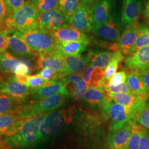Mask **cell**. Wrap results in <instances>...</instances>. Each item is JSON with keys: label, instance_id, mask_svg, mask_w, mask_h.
<instances>
[{"label": "cell", "instance_id": "cell-11", "mask_svg": "<svg viewBox=\"0 0 149 149\" xmlns=\"http://www.w3.org/2000/svg\"><path fill=\"white\" fill-rule=\"evenodd\" d=\"M135 120L125 123L121 127L110 129L108 136V144L111 149H126L131 135L132 128Z\"/></svg>", "mask_w": 149, "mask_h": 149}, {"label": "cell", "instance_id": "cell-8", "mask_svg": "<svg viewBox=\"0 0 149 149\" xmlns=\"http://www.w3.org/2000/svg\"><path fill=\"white\" fill-rule=\"evenodd\" d=\"M62 81L64 82L62 94L66 97H70L76 101L82 98L90 87L82 79L81 74H69L63 79Z\"/></svg>", "mask_w": 149, "mask_h": 149}, {"label": "cell", "instance_id": "cell-41", "mask_svg": "<svg viewBox=\"0 0 149 149\" xmlns=\"http://www.w3.org/2000/svg\"><path fill=\"white\" fill-rule=\"evenodd\" d=\"M39 74L45 81L59 79L58 75L53 70L49 68H44L41 70Z\"/></svg>", "mask_w": 149, "mask_h": 149}, {"label": "cell", "instance_id": "cell-2", "mask_svg": "<svg viewBox=\"0 0 149 149\" xmlns=\"http://www.w3.org/2000/svg\"><path fill=\"white\" fill-rule=\"evenodd\" d=\"M38 13L31 2H25L21 8L7 16L0 26L8 32H22L39 28Z\"/></svg>", "mask_w": 149, "mask_h": 149}, {"label": "cell", "instance_id": "cell-37", "mask_svg": "<svg viewBox=\"0 0 149 149\" xmlns=\"http://www.w3.org/2000/svg\"><path fill=\"white\" fill-rule=\"evenodd\" d=\"M103 87L107 95L110 97L113 94L119 92L131 93L128 85L125 82L118 86L109 85L106 83Z\"/></svg>", "mask_w": 149, "mask_h": 149}, {"label": "cell", "instance_id": "cell-12", "mask_svg": "<svg viewBox=\"0 0 149 149\" xmlns=\"http://www.w3.org/2000/svg\"><path fill=\"white\" fill-rule=\"evenodd\" d=\"M139 24L134 22L128 24L117 42V47L124 56H129L135 51Z\"/></svg>", "mask_w": 149, "mask_h": 149}, {"label": "cell", "instance_id": "cell-53", "mask_svg": "<svg viewBox=\"0 0 149 149\" xmlns=\"http://www.w3.org/2000/svg\"></svg>", "mask_w": 149, "mask_h": 149}, {"label": "cell", "instance_id": "cell-30", "mask_svg": "<svg viewBox=\"0 0 149 149\" xmlns=\"http://www.w3.org/2000/svg\"><path fill=\"white\" fill-rule=\"evenodd\" d=\"M21 64L19 60L9 52L0 54V70L7 74H15L16 67Z\"/></svg>", "mask_w": 149, "mask_h": 149}, {"label": "cell", "instance_id": "cell-42", "mask_svg": "<svg viewBox=\"0 0 149 149\" xmlns=\"http://www.w3.org/2000/svg\"><path fill=\"white\" fill-rule=\"evenodd\" d=\"M8 33L6 30L0 27V54L6 52L8 48Z\"/></svg>", "mask_w": 149, "mask_h": 149}, {"label": "cell", "instance_id": "cell-36", "mask_svg": "<svg viewBox=\"0 0 149 149\" xmlns=\"http://www.w3.org/2000/svg\"><path fill=\"white\" fill-rule=\"evenodd\" d=\"M135 120L149 129V103L146 102L139 110L135 116Z\"/></svg>", "mask_w": 149, "mask_h": 149}, {"label": "cell", "instance_id": "cell-15", "mask_svg": "<svg viewBox=\"0 0 149 149\" xmlns=\"http://www.w3.org/2000/svg\"><path fill=\"white\" fill-rule=\"evenodd\" d=\"M143 9L141 0H123L121 25L122 28L137 22Z\"/></svg>", "mask_w": 149, "mask_h": 149}, {"label": "cell", "instance_id": "cell-46", "mask_svg": "<svg viewBox=\"0 0 149 149\" xmlns=\"http://www.w3.org/2000/svg\"><path fill=\"white\" fill-rule=\"evenodd\" d=\"M13 78L16 81L26 85L29 87L28 80H29V75L28 74H15L13 76Z\"/></svg>", "mask_w": 149, "mask_h": 149}, {"label": "cell", "instance_id": "cell-17", "mask_svg": "<svg viewBox=\"0 0 149 149\" xmlns=\"http://www.w3.org/2000/svg\"><path fill=\"white\" fill-rule=\"evenodd\" d=\"M26 118H21L18 113L0 115V131L6 136H11L17 132Z\"/></svg>", "mask_w": 149, "mask_h": 149}, {"label": "cell", "instance_id": "cell-20", "mask_svg": "<svg viewBox=\"0 0 149 149\" xmlns=\"http://www.w3.org/2000/svg\"><path fill=\"white\" fill-rule=\"evenodd\" d=\"M66 67L68 76L73 74H81L89 63L88 55L82 56L81 54L62 56Z\"/></svg>", "mask_w": 149, "mask_h": 149}, {"label": "cell", "instance_id": "cell-6", "mask_svg": "<svg viewBox=\"0 0 149 149\" xmlns=\"http://www.w3.org/2000/svg\"><path fill=\"white\" fill-rule=\"evenodd\" d=\"M102 108L103 116L111 122V129L120 128L125 123L135 120V116L139 111L119 104L113 100Z\"/></svg>", "mask_w": 149, "mask_h": 149}, {"label": "cell", "instance_id": "cell-33", "mask_svg": "<svg viewBox=\"0 0 149 149\" xmlns=\"http://www.w3.org/2000/svg\"><path fill=\"white\" fill-rule=\"evenodd\" d=\"M147 45H149V25H139L135 50Z\"/></svg>", "mask_w": 149, "mask_h": 149}, {"label": "cell", "instance_id": "cell-51", "mask_svg": "<svg viewBox=\"0 0 149 149\" xmlns=\"http://www.w3.org/2000/svg\"><path fill=\"white\" fill-rule=\"evenodd\" d=\"M3 135V134L2 133L1 131H0V140H1V139L2 138V135ZM1 143V142H0Z\"/></svg>", "mask_w": 149, "mask_h": 149}, {"label": "cell", "instance_id": "cell-4", "mask_svg": "<svg viewBox=\"0 0 149 149\" xmlns=\"http://www.w3.org/2000/svg\"><path fill=\"white\" fill-rule=\"evenodd\" d=\"M74 113V107L48 113L40 127L38 143L47 141L71 122Z\"/></svg>", "mask_w": 149, "mask_h": 149}, {"label": "cell", "instance_id": "cell-10", "mask_svg": "<svg viewBox=\"0 0 149 149\" xmlns=\"http://www.w3.org/2000/svg\"><path fill=\"white\" fill-rule=\"evenodd\" d=\"M130 72L138 74L149 70V45L135 50L125 60Z\"/></svg>", "mask_w": 149, "mask_h": 149}, {"label": "cell", "instance_id": "cell-27", "mask_svg": "<svg viewBox=\"0 0 149 149\" xmlns=\"http://www.w3.org/2000/svg\"><path fill=\"white\" fill-rule=\"evenodd\" d=\"M125 83L131 93L148 99L149 93L139 74L133 72H128Z\"/></svg>", "mask_w": 149, "mask_h": 149}, {"label": "cell", "instance_id": "cell-25", "mask_svg": "<svg viewBox=\"0 0 149 149\" xmlns=\"http://www.w3.org/2000/svg\"><path fill=\"white\" fill-rule=\"evenodd\" d=\"M7 36L8 48L19 56H27L33 54L26 42L16 32H8Z\"/></svg>", "mask_w": 149, "mask_h": 149}, {"label": "cell", "instance_id": "cell-21", "mask_svg": "<svg viewBox=\"0 0 149 149\" xmlns=\"http://www.w3.org/2000/svg\"><path fill=\"white\" fill-rule=\"evenodd\" d=\"M89 105L103 106L111 101L112 98L107 95L103 87H90L82 98Z\"/></svg>", "mask_w": 149, "mask_h": 149}, {"label": "cell", "instance_id": "cell-43", "mask_svg": "<svg viewBox=\"0 0 149 149\" xmlns=\"http://www.w3.org/2000/svg\"><path fill=\"white\" fill-rule=\"evenodd\" d=\"M138 149H149V133L146 128L141 135Z\"/></svg>", "mask_w": 149, "mask_h": 149}, {"label": "cell", "instance_id": "cell-32", "mask_svg": "<svg viewBox=\"0 0 149 149\" xmlns=\"http://www.w3.org/2000/svg\"><path fill=\"white\" fill-rule=\"evenodd\" d=\"M145 128L141 124H137L135 122L132 125V133L126 149H138L140 139Z\"/></svg>", "mask_w": 149, "mask_h": 149}, {"label": "cell", "instance_id": "cell-50", "mask_svg": "<svg viewBox=\"0 0 149 149\" xmlns=\"http://www.w3.org/2000/svg\"><path fill=\"white\" fill-rule=\"evenodd\" d=\"M2 72L1 70H0V82H2L3 79V75H2Z\"/></svg>", "mask_w": 149, "mask_h": 149}, {"label": "cell", "instance_id": "cell-23", "mask_svg": "<svg viewBox=\"0 0 149 149\" xmlns=\"http://www.w3.org/2000/svg\"><path fill=\"white\" fill-rule=\"evenodd\" d=\"M63 87L64 82L63 81L49 80L45 81L42 87L37 89L32 90L31 92L34 95L35 98L42 100L59 93L62 94Z\"/></svg>", "mask_w": 149, "mask_h": 149}, {"label": "cell", "instance_id": "cell-52", "mask_svg": "<svg viewBox=\"0 0 149 149\" xmlns=\"http://www.w3.org/2000/svg\"><path fill=\"white\" fill-rule=\"evenodd\" d=\"M33 1V0H30V1Z\"/></svg>", "mask_w": 149, "mask_h": 149}, {"label": "cell", "instance_id": "cell-5", "mask_svg": "<svg viewBox=\"0 0 149 149\" xmlns=\"http://www.w3.org/2000/svg\"><path fill=\"white\" fill-rule=\"evenodd\" d=\"M66 101V96L61 93L43 98L21 107L19 115L21 118L31 117L39 114L53 112L62 106Z\"/></svg>", "mask_w": 149, "mask_h": 149}, {"label": "cell", "instance_id": "cell-49", "mask_svg": "<svg viewBox=\"0 0 149 149\" xmlns=\"http://www.w3.org/2000/svg\"><path fill=\"white\" fill-rule=\"evenodd\" d=\"M144 15L149 21V10H146L145 11H144Z\"/></svg>", "mask_w": 149, "mask_h": 149}, {"label": "cell", "instance_id": "cell-40", "mask_svg": "<svg viewBox=\"0 0 149 149\" xmlns=\"http://www.w3.org/2000/svg\"><path fill=\"white\" fill-rule=\"evenodd\" d=\"M44 82L45 81L43 80L39 74L29 76V87H31L32 90L37 89L42 87Z\"/></svg>", "mask_w": 149, "mask_h": 149}, {"label": "cell", "instance_id": "cell-16", "mask_svg": "<svg viewBox=\"0 0 149 149\" xmlns=\"http://www.w3.org/2000/svg\"><path fill=\"white\" fill-rule=\"evenodd\" d=\"M111 0H99L92 5L91 10L93 19V28L108 21L111 17Z\"/></svg>", "mask_w": 149, "mask_h": 149}, {"label": "cell", "instance_id": "cell-9", "mask_svg": "<svg viewBox=\"0 0 149 149\" xmlns=\"http://www.w3.org/2000/svg\"><path fill=\"white\" fill-rule=\"evenodd\" d=\"M69 24L84 33L93 29V19L90 6L81 2L80 7L68 18Z\"/></svg>", "mask_w": 149, "mask_h": 149}, {"label": "cell", "instance_id": "cell-3", "mask_svg": "<svg viewBox=\"0 0 149 149\" xmlns=\"http://www.w3.org/2000/svg\"><path fill=\"white\" fill-rule=\"evenodd\" d=\"M16 32L26 42L34 55H59L58 42L48 32L39 28Z\"/></svg>", "mask_w": 149, "mask_h": 149}, {"label": "cell", "instance_id": "cell-22", "mask_svg": "<svg viewBox=\"0 0 149 149\" xmlns=\"http://www.w3.org/2000/svg\"><path fill=\"white\" fill-rule=\"evenodd\" d=\"M112 100L119 104L139 110L147 102L148 99L132 93L119 92L111 96Z\"/></svg>", "mask_w": 149, "mask_h": 149}, {"label": "cell", "instance_id": "cell-45", "mask_svg": "<svg viewBox=\"0 0 149 149\" xmlns=\"http://www.w3.org/2000/svg\"><path fill=\"white\" fill-rule=\"evenodd\" d=\"M7 15V10L3 0H0V26L5 20Z\"/></svg>", "mask_w": 149, "mask_h": 149}, {"label": "cell", "instance_id": "cell-18", "mask_svg": "<svg viewBox=\"0 0 149 149\" xmlns=\"http://www.w3.org/2000/svg\"><path fill=\"white\" fill-rule=\"evenodd\" d=\"M57 42H73L89 40L85 33L79 31L69 24L65 25L50 33Z\"/></svg>", "mask_w": 149, "mask_h": 149}, {"label": "cell", "instance_id": "cell-38", "mask_svg": "<svg viewBox=\"0 0 149 149\" xmlns=\"http://www.w3.org/2000/svg\"><path fill=\"white\" fill-rule=\"evenodd\" d=\"M3 1L7 10V16L16 12L25 3L24 0H3Z\"/></svg>", "mask_w": 149, "mask_h": 149}, {"label": "cell", "instance_id": "cell-44", "mask_svg": "<svg viewBox=\"0 0 149 149\" xmlns=\"http://www.w3.org/2000/svg\"><path fill=\"white\" fill-rule=\"evenodd\" d=\"M32 70L26 64L21 63L17 67L15 71V74H28L31 73Z\"/></svg>", "mask_w": 149, "mask_h": 149}, {"label": "cell", "instance_id": "cell-28", "mask_svg": "<svg viewBox=\"0 0 149 149\" xmlns=\"http://www.w3.org/2000/svg\"><path fill=\"white\" fill-rule=\"evenodd\" d=\"M113 55V52L109 51L91 50L88 54L89 63L91 65L104 70L112 59Z\"/></svg>", "mask_w": 149, "mask_h": 149}, {"label": "cell", "instance_id": "cell-47", "mask_svg": "<svg viewBox=\"0 0 149 149\" xmlns=\"http://www.w3.org/2000/svg\"><path fill=\"white\" fill-rule=\"evenodd\" d=\"M149 95V70L139 74Z\"/></svg>", "mask_w": 149, "mask_h": 149}, {"label": "cell", "instance_id": "cell-14", "mask_svg": "<svg viewBox=\"0 0 149 149\" xmlns=\"http://www.w3.org/2000/svg\"><path fill=\"white\" fill-rule=\"evenodd\" d=\"M92 31L96 37L114 43L117 42L121 36L120 24L112 17L104 23L93 28Z\"/></svg>", "mask_w": 149, "mask_h": 149}, {"label": "cell", "instance_id": "cell-35", "mask_svg": "<svg viewBox=\"0 0 149 149\" xmlns=\"http://www.w3.org/2000/svg\"><path fill=\"white\" fill-rule=\"evenodd\" d=\"M80 0H59V9L69 18L80 7Z\"/></svg>", "mask_w": 149, "mask_h": 149}, {"label": "cell", "instance_id": "cell-31", "mask_svg": "<svg viewBox=\"0 0 149 149\" xmlns=\"http://www.w3.org/2000/svg\"><path fill=\"white\" fill-rule=\"evenodd\" d=\"M124 55L119 49L113 52L112 59L104 70V79L107 82H108L113 74L116 73L119 67V63L124 60Z\"/></svg>", "mask_w": 149, "mask_h": 149}, {"label": "cell", "instance_id": "cell-39", "mask_svg": "<svg viewBox=\"0 0 149 149\" xmlns=\"http://www.w3.org/2000/svg\"><path fill=\"white\" fill-rule=\"evenodd\" d=\"M127 72L122 70L113 74L111 78L107 82L109 85L118 86L125 82L127 79Z\"/></svg>", "mask_w": 149, "mask_h": 149}, {"label": "cell", "instance_id": "cell-24", "mask_svg": "<svg viewBox=\"0 0 149 149\" xmlns=\"http://www.w3.org/2000/svg\"><path fill=\"white\" fill-rule=\"evenodd\" d=\"M81 75L90 87H104L107 83L104 76V70L91 65L87 66Z\"/></svg>", "mask_w": 149, "mask_h": 149}, {"label": "cell", "instance_id": "cell-1", "mask_svg": "<svg viewBox=\"0 0 149 149\" xmlns=\"http://www.w3.org/2000/svg\"><path fill=\"white\" fill-rule=\"evenodd\" d=\"M48 113L37 114L26 118L15 135L6 136V143L18 148H30L38 143L40 125Z\"/></svg>", "mask_w": 149, "mask_h": 149}, {"label": "cell", "instance_id": "cell-48", "mask_svg": "<svg viewBox=\"0 0 149 149\" xmlns=\"http://www.w3.org/2000/svg\"><path fill=\"white\" fill-rule=\"evenodd\" d=\"M99 0H80L81 2L88 5H91Z\"/></svg>", "mask_w": 149, "mask_h": 149}, {"label": "cell", "instance_id": "cell-29", "mask_svg": "<svg viewBox=\"0 0 149 149\" xmlns=\"http://www.w3.org/2000/svg\"><path fill=\"white\" fill-rule=\"evenodd\" d=\"M19 102L6 93L0 95V115L19 113L21 108L19 105Z\"/></svg>", "mask_w": 149, "mask_h": 149}, {"label": "cell", "instance_id": "cell-34", "mask_svg": "<svg viewBox=\"0 0 149 149\" xmlns=\"http://www.w3.org/2000/svg\"><path fill=\"white\" fill-rule=\"evenodd\" d=\"M30 2L38 13L59 9V0H33Z\"/></svg>", "mask_w": 149, "mask_h": 149}, {"label": "cell", "instance_id": "cell-13", "mask_svg": "<svg viewBox=\"0 0 149 149\" xmlns=\"http://www.w3.org/2000/svg\"><path fill=\"white\" fill-rule=\"evenodd\" d=\"M35 68L38 70L44 68L50 69L58 75L59 79H64L68 76L62 56L57 55H39L36 61Z\"/></svg>", "mask_w": 149, "mask_h": 149}, {"label": "cell", "instance_id": "cell-19", "mask_svg": "<svg viewBox=\"0 0 149 149\" xmlns=\"http://www.w3.org/2000/svg\"><path fill=\"white\" fill-rule=\"evenodd\" d=\"M0 91L22 101L28 95L29 89L28 86L16 81L12 77L10 80L0 85Z\"/></svg>", "mask_w": 149, "mask_h": 149}, {"label": "cell", "instance_id": "cell-26", "mask_svg": "<svg viewBox=\"0 0 149 149\" xmlns=\"http://www.w3.org/2000/svg\"><path fill=\"white\" fill-rule=\"evenodd\" d=\"M89 43V40L58 42V54L61 56L80 54L86 50Z\"/></svg>", "mask_w": 149, "mask_h": 149}, {"label": "cell", "instance_id": "cell-7", "mask_svg": "<svg viewBox=\"0 0 149 149\" xmlns=\"http://www.w3.org/2000/svg\"><path fill=\"white\" fill-rule=\"evenodd\" d=\"M38 22L39 28L49 33L69 24L68 17L60 9L38 13Z\"/></svg>", "mask_w": 149, "mask_h": 149}]
</instances>
